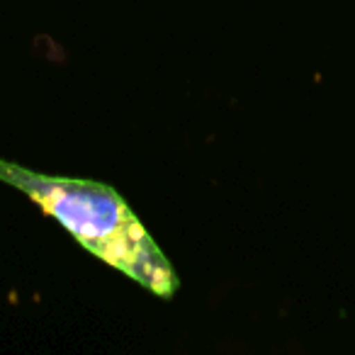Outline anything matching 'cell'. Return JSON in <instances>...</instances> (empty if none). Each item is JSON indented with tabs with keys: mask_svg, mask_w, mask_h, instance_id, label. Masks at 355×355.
Here are the masks:
<instances>
[{
	"mask_svg": "<svg viewBox=\"0 0 355 355\" xmlns=\"http://www.w3.org/2000/svg\"><path fill=\"white\" fill-rule=\"evenodd\" d=\"M0 180L56 219L90 253L148 292L171 300L180 282L124 198L105 183L35 173L0 158Z\"/></svg>",
	"mask_w": 355,
	"mask_h": 355,
	"instance_id": "cell-1",
	"label": "cell"
}]
</instances>
